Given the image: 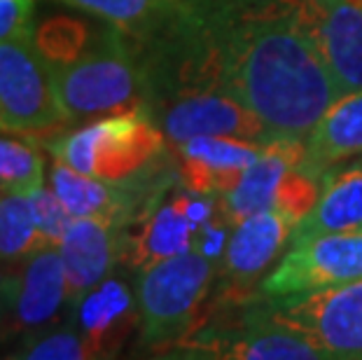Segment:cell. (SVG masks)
<instances>
[{
	"mask_svg": "<svg viewBox=\"0 0 362 360\" xmlns=\"http://www.w3.org/2000/svg\"><path fill=\"white\" fill-rule=\"evenodd\" d=\"M227 91L272 139H306L341 91L304 0H218L204 7Z\"/></svg>",
	"mask_w": 362,
	"mask_h": 360,
	"instance_id": "1",
	"label": "cell"
},
{
	"mask_svg": "<svg viewBox=\"0 0 362 360\" xmlns=\"http://www.w3.org/2000/svg\"><path fill=\"white\" fill-rule=\"evenodd\" d=\"M59 162L107 182L150 192L178 182V168L166 171V136L145 110L91 120L47 143Z\"/></svg>",
	"mask_w": 362,
	"mask_h": 360,
	"instance_id": "2",
	"label": "cell"
},
{
	"mask_svg": "<svg viewBox=\"0 0 362 360\" xmlns=\"http://www.w3.org/2000/svg\"><path fill=\"white\" fill-rule=\"evenodd\" d=\"M68 122L148 112V78L134 45L117 26H94L87 45L64 64L49 66Z\"/></svg>",
	"mask_w": 362,
	"mask_h": 360,
	"instance_id": "3",
	"label": "cell"
},
{
	"mask_svg": "<svg viewBox=\"0 0 362 360\" xmlns=\"http://www.w3.org/2000/svg\"><path fill=\"white\" fill-rule=\"evenodd\" d=\"M222 262L199 250L159 260L141 269L136 286L138 335L143 349H161L178 344L202 311Z\"/></svg>",
	"mask_w": 362,
	"mask_h": 360,
	"instance_id": "4",
	"label": "cell"
},
{
	"mask_svg": "<svg viewBox=\"0 0 362 360\" xmlns=\"http://www.w3.org/2000/svg\"><path fill=\"white\" fill-rule=\"evenodd\" d=\"M178 347L197 358L234 360H320L329 358L313 339L297 327L283 323L269 306L245 309L238 320H208L178 342Z\"/></svg>",
	"mask_w": 362,
	"mask_h": 360,
	"instance_id": "5",
	"label": "cell"
},
{
	"mask_svg": "<svg viewBox=\"0 0 362 360\" xmlns=\"http://www.w3.org/2000/svg\"><path fill=\"white\" fill-rule=\"evenodd\" d=\"M71 124L33 37L0 40V132L45 134Z\"/></svg>",
	"mask_w": 362,
	"mask_h": 360,
	"instance_id": "6",
	"label": "cell"
},
{
	"mask_svg": "<svg viewBox=\"0 0 362 360\" xmlns=\"http://www.w3.org/2000/svg\"><path fill=\"white\" fill-rule=\"evenodd\" d=\"M264 300L276 318L304 332L329 358L362 360V279Z\"/></svg>",
	"mask_w": 362,
	"mask_h": 360,
	"instance_id": "7",
	"label": "cell"
},
{
	"mask_svg": "<svg viewBox=\"0 0 362 360\" xmlns=\"http://www.w3.org/2000/svg\"><path fill=\"white\" fill-rule=\"evenodd\" d=\"M362 279V229L292 243L281 265L259 283L262 297L304 295Z\"/></svg>",
	"mask_w": 362,
	"mask_h": 360,
	"instance_id": "8",
	"label": "cell"
},
{
	"mask_svg": "<svg viewBox=\"0 0 362 360\" xmlns=\"http://www.w3.org/2000/svg\"><path fill=\"white\" fill-rule=\"evenodd\" d=\"M148 115L157 122L171 145H182L197 136H236L269 141L267 127L255 112L222 89H194L155 103Z\"/></svg>",
	"mask_w": 362,
	"mask_h": 360,
	"instance_id": "9",
	"label": "cell"
},
{
	"mask_svg": "<svg viewBox=\"0 0 362 360\" xmlns=\"http://www.w3.org/2000/svg\"><path fill=\"white\" fill-rule=\"evenodd\" d=\"M292 222L279 209H267L238 220L232 225L220 277H225L229 295L250 293L255 283H262L269 267L283 255L292 239Z\"/></svg>",
	"mask_w": 362,
	"mask_h": 360,
	"instance_id": "10",
	"label": "cell"
},
{
	"mask_svg": "<svg viewBox=\"0 0 362 360\" xmlns=\"http://www.w3.org/2000/svg\"><path fill=\"white\" fill-rule=\"evenodd\" d=\"M129 227L94 218H75L59 243L61 260L68 279V304H75L96 288L98 283L112 277L119 260L127 252Z\"/></svg>",
	"mask_w": 362,
	"mask_h": 360,
	"instance_id": "11",
	"label": "cell"
},
{
	"mask_svg": "<svg viewBox=\"0 0 362 360\" xmlns=\"http://www.w3.org/2000/svg\"><path fill=\"white\" fill-rule=\"evenodd\" d=\"M311 33L339 91H362V0H304Z\"/></svg>",
	"mask_w": 362,
	"mask_h": 360,
	"instance_id": "12",
	"label": "cell"
},
{
	"mask_svg": "<svg viewBox=\"0 0 362 360\" xmlns=\"http://www.w3.org/2000/svg\"><path fill=\"white\" fill-rule=\"evenodd\" d=\"M49 185L75 218H94L124 227L134 225L138 216L150 206L152 199L171 187L168 185L164 190H157V192H150V190L143 187L107 182L75 171L59 159L49 171Z\"/></svg>",
	"mask_w": 362,
	"mask_h": 360,
	"instance_id": "13",
	"label": "cell"
},
{
	"mask_svg": "<svg viewBox=\"0 0 362 360\" xmlns=\"http://www.w3.org/2000/svg\"><path fill=\"white\" fill-rule=\"evenodd\" d=\"M264 141L236 136H197L178 148V178L192 192L225 197L255 159Z\"/></svg>",
	"mask_w": 362,
	"mask_h": 360,
	"instance_id": "14",
	"label": "cell"
},
{
	"mask_svg": "<svg viewBox=\"0 0 362 360\" xmlns=\"http://www.w3.org/2000/svg\"><path fill=\"white\" fill-rule=\"evenodd\" d=\"M71 320L87 339L94 358L117 356L138 330V302L124 281L107 277L71 306Z\"/></svg>",
	"mask_w": 362,
	"mask_h": 360,
	"instance_id": "15",
	"label": "cell"
},
{
	"mask_svg": "<svg viewBox=\"0 0 362 360\" xmlns=\"http://www.w3.org/2000/svg\"><path fill=\"white\" fill-rule=\"evenodd\" d=\"M68 304V279L59 246H42L24 260L17 274V300L10 318V335H28L59 323Z\"/></svg>",
	"mask_w": 362,
	"mask_h": 360,
	"instance_id": "16",
	"label": "cell"
},
{
	"mask_svg": "<svg viewBox=\"0 0 362 360\" xmlns=\"http://www.w3.org/2000/svg\"><path fill=\"white\" fill-rule=\"evenodd\" d=\"M164 194L152 199L148 209L129 227L124 260L138 272L159 260L194 250L199 227L182 211L175 192L166 202H159Z\"/></svg>",
	"mask_w": 362,
	"mask_h": 360,
	"instance_id": "17",
	"label": "cell"
},
{
	"mask_svg": "<svg viewBox=\"0 0 362 360\" xmlns=\"http://www.w3.org/2000/svg\"><path fill=\"white\" fill-rule=\"evenodd\" d=\"M304 152H306L304 139L264 141L259 157L245 168L241 180L225 197H220L222 209H225L229 220L236 225L238 220L248 218L252 213L272 209L281 180L292 168L302 166Z\"/></svg>",
	"mask_w": 362,
	"mask_h": 360,
	"instance_id": "18",
	"label": "cell"
},
{
	"mask_svg": "<svg viewBox=\"0 0 362 360\" xmlns=\"http://www.w3.org/2000/svg\"><path fill=\"white\" fill-rule=\"evenodd\" d=\"M362 229V164L329 168L313 209L292 229V243L322 234L360 232Z\"/></svg>",
	"mask_w": 362,
	"mask_h": 360,
	"instance_id": "19",
	"label": "cell"
},
{
	"mask_svg": "<svg viewBox=\"0 0 362 360\" xmlns=\"http://www.w3.org/2000/svg\"><path fill=\"white\" fill-rule=\"evenodd\" d=\"M302 168L322 178L334 164L362 152V91L339 96L304 139Z\"/></svg>",
	"mask_w": 362,
	"mask_h": 360,
	"instance_id": "20",
	"label": "cell"
},
{
	"mask_svg": "<svg viewBox=\"0 0 362 360\" xmlns=\"http://www.w3.org/2000/svg\"><path fill=\"white\" fill-rule=\"evenodd\" d=\"M47 246L30 213L28 197L0 192V265L24 262Z\"/></svg>",
	"mask_w": 362,
	"mask_h": 360,
	"instance_id": "21",
	"label": "cell"
},
{
	"mask_svg": "<svg viewBox=\"0 0 362 360\" xmlns=\"http://www.w3.org/2000/svg\"><path fill=\"white\" fill-rule=\"evenodd\" d=\"M73 10L117 26L127 37H138L171 10L175 0H57Z\"/></svg>",
	"mask_w": 362,
	"mask_h": 360,
	"instance_id": "22",
	"label": "cell"
},
{
	"mask_svg": "<svg viewBox=\"0 0 362 360\" xmlns=\"http://www.w3.org/2000/svg\"><path fill=\"white\" fill-rule=\"evenodd\" d=\"M7 358L24 360H87L94 358L87 339L75 327L71 318L66 323H52L42 330L21 335V342L14 354Z\"/></svg>",
	"mask_w": 362,
	"mask_h": 360,
	"instance_id": "23",
	"label": "cell"
},
{
	"mask_svg": "<svg viewBox=\"0 0 362 360\" xmlns=\"http://www.w3.org/2000/svg\"><path fill=\"white\" fill-rule=\"evenodd\" d=\"M45 185V162L26 141L0 136V192L33 194Z\"/></svg>",
	"mask_w": 362,
	"mask_h": 360,
	"instance_id": "24",
	"label": "cell"
},
{
	"mask_svg": "<svg viewBox=\"0 0 362 360\" xmlns=\"http://www.w3.org/2000/svg\"><path fill=\"white\" fill-rule=\"evenodd\" d=\"M320 180L322 178L311 175L309 171H304L302 166L292 168V171L281 180L279 190H276L272 209H279L297 225V222L313 209L315 199H318L320 190H322Z\"/></svg>",
	"mask_w": 362,
	"mask_h": 360,
	"instance_id": "25",
	"label": "cell"
},
{
	"mask_svg": "<svg viewBox=\"0 0 362 360\" xmlns=\"http://www.w3.org/2000/svg\"><path fill=\"white\" fill-rule=\"evenodd\" d=\"M28 204L42 239L49 246H59L64 234L68 232V227H71V222L75 220L73 213L68 211V206L61 202V197L54 192L52 185L49 187L42 185L33 194H28Z\"/></svg>",
	"mask_w": 362,
	"mask_h": 360,
	"instance_id": "26",
	"label": "cell"
},
{
	"mask_svg": "<svg viewBox=\"0 0 362 360\" xmlns=\"http://www.w3.org/2000/svg\"><path fill=\"white\" fill-rule=\"evenodd\" d=\"M35 0H0V40L33 37Z\"/></svg>",
	"mask_w": 362,
	"mask_h": 360,
	"instance_id": "27",
	"label": "cell"
},
{
	"mask_svg": "<svg viewBox=\"0 0 362 360\" xmlns=\"http://www.w3.org/2000/svg\"><path fill=\"white\" fill-rule=\"evenodd\" d=\"M14 300H17V274L0 267V339L7 335V327H10Z\"/></svg>",
	"mask_w": 362,
	"mask_h": 360,
	"instance_id": "28",
	"label": "cell"
}]
</instances>
